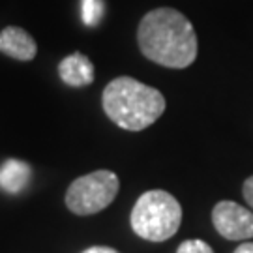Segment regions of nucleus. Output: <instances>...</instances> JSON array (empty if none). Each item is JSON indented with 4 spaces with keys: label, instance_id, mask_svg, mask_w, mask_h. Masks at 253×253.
Wrapping results in <instances>:
<instances>
[{
    "label": "nucleus",
    "instance_id": "f257e3e1",
    "mask_svg": "<svg viewBox=\"0 0 253 253\" xmlns=\"http://www.w3.org/2000/svg\"><path fill=\"white\" fill-rule=\"evenodd\" d=\"M137 43L148 60L184 70L197 58V34L190 19L174 8H156L141 19Z\"/></svg>",
    "mask_w": 253,
    "mask_h": 253
},
{
    "label": "nucleus",
    "instance_id": "f03ea898",
    "mask_svg": "<svg viewBox=\"0 0 253 253\" xmlns=\"http://www.w3.org/2000/svg\"><path fill=\"white\" fill-rule=\"evenodd\" d=\"M101 105L111 122L127 131H143L165 111V98L158 88L133 77H117L103 88Z\"/></svg>",
    "mask_w": 253,
    "mask_h": 253
},
{
    "label": "nucleus",
    "instance_id": "7ed1b4c3",
    "mask_svg": "<svg viewBox=\"0 0 253 253\" xmlns=\"http://www.w3.org/2000/svg\"><path fill=\"white\" fill-rule=\"evenodd\" d=\"M131 229L148 242H165L182 223V207L169 191H145L131 210Z\"/></svg>",
    "mask_w": 253,
    "mask_h": 253
},
{
    "label": "nucleus",
    "instance_id": "20e7f679",
    "mask_svg": "<svg viewBox=\"0 0 253 253\" xmlns=\"http://www.w3.org/2000/svg\"><path fill=\"white\" fill-rule=\"evenodd\" d=\"M120 190V180L113 171H100L83 174L70 184L66 191V207L77 216L98 214L115 201Z\"/></svg>",
    "mask_w": 253,
    "mask_h": 253
},
{
    "label": "nucleus",
    "instance_id": "39448f33",
    "mask_svg": "<svg viewBox=\"0 0 253 253\" xmlns=\"http://www.w3.org/2000/svg\"><path fill=\"white\" fill-rule=\"evenodd\" d=\"M212 223L227 240H248L253 236V212L235 201H219L212 210Z\"/></svg>",
    "mask_w": 253,
    "mask_h": 253
},
{
    "label": "nucleus",
    "instance_id": "423d86ee",
    "mask_svg": "<svg viewBox=\"0 0 253 253\" xmlns=\"http://www.w3.org/2000/svg\"><path fill=\"white\" fill-rule=\"evenodd\" d=\"M0 51L21 62H30L38 54L34 38L21 27H6L0 32Z\"/></svg>",
    "mask_w": 253,
    "mask_h": 253
},
{
    "label": "nucleus",
    "instance_id": "0eeeda50",
    "mask_svg": "<svg viewBox=\"0 0 253 253\" xmlns=\"http://www.w3.org/2000/svg\"><path fill=\"white\" fill-rule=\"evenodd\" d=\"M58 75L68 86H86L94 81V64L83 53H72L60 60Z\"/></svg>",
    "mask_w": 253,
    "mask_h": 253
},
{
    "label": "nucleus",
    "instance_id": "6e6552de",
    "mask_svg": "<svg viewBox=\"0 0 253 253\" xmlns=\"http://www.w3.org/2000/svg\"><path fill=\"white\" fill-rule=\"evenodd\" d=\"M32 176V169L27 162L9 158L0 165V190L8 191L11 195L21 193L28 186Z\"/></svg>",
    "mask_w": 253,
    "mask_h": 253
},
{
    "label": "nucleus",
    "instance_id": "1a4fd4ad",
    "mask_svg": "<svg viewBox=\"0 0 253 253\" xmlns=\"http://www.w3.org/2000/svg\"><path fill=\"white\" fill-rule=\"evenodd\" d=\"M105 13L103 0H81V17L86 27H96Z\"/></svg>",
    "mask_w": 253,
    "mask_h": 253
},
{
    "label": "nucleus",
    "instance_id": "9d476101",
    "mask_svg": "<svg viewBox=\"0 0 253 253\" xmlns=\"http://www.w3.org/2000/svg\"><path fill=\"white\" fill-rule=\"evenodd\" d=\"M176 253H214V250L203 240H186L178 246Z\"/></svg>",
    "mask_w": 253,
    "mask_h": 253
},
{
    "label": "nucleus",
    "instance_id": "9b49d317",
    "mask_svg": "<svg viewBox=\"0 0 253 253\" xmlns=\"http://www.w3.org/2000/svg\"><path fill=\"white\" fill-rule=\"evenodd\" d=\"M242 193H244L246 203H248V205L252 207V210H253V176L246 178L244 186H242Z\"/></svg>",
    "mask_w": 253,
    "mask_h": 253
},
{
    "label": "nucleus",
    "instance_id": "f8f14e48",
    "mask_svg": "<svg viewBox=\"0 0 253 253\" xmlns=\"http://www.w3.org/2000/svg\"><path fill=\"white\" fill-rule=\"evenodd\" d=\"M81 253H118V252L113 250V248H109V246H92V248H86Z\"/></svg>",
    "mask_w": 253,
    "mask_h": 253
},
{
    "label": "nucleus",
    "instance_id": "ddd939ff",
    "mask_svg": "<svg viewBox=\"0 0 253 253\" xmlns=\"http://www.w3.org/2000/svg\"><path fill=\"white\" fill-rule=\"evenodd\" d=\"M233 253H253V242H244V244H240Z\"/></svg>",
    "mask_w": 253,
    "mask_h": 253
}]
</instances>
